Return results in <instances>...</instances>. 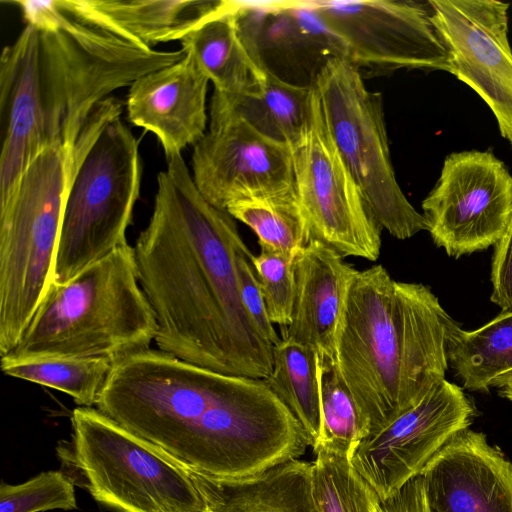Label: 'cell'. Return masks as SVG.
<instances>
[{
	"label": "cell",
	"mask_w": 512,
	"mask_h": 512,
	"mask_svg": "<svg viewBox=\"0 0 512 512\" xmlns=\"http://www.w3.org/2000/svg\"><path fill=\"white\" fill-rule=\"evenodd\" d=\"M209 82L185 53L178 62L140 77L129 87L128 119L157 137L166 159L181 155L207 132Z\"/></svg>",
	"instance_id": "ac0fdd59"
},
{
	"label": "cell",
	"mask_w": 512,
	"mask_h": 512,
	"mask_svg": "<svg viewBox=\"0 0 512 512\" xmlns=\"http://www.w3.org/2000/svg\"><path fill=\"white\" fill-rule=\"evenodd\" d=\"M226 211L256 234L261 250L295 259L311 240L295 188L240 199Z\"/></svg>",
	"instance_id": "4316f807"
},
{
	"label": "cell",
	"mask_w": 512,
	"mask_h": 512,
	"mask_svg": "<svg viewBox=\"0 0 512 512\" xmlns=\"http://www.w3.org/2000/svg\"><path fill=\"white\" fill-rule=\"evenodd\" d=\"M250 251L241 253L236 260L242 304L262 335L276 345L281 339L270 321L259 280L251 262Z\"/></svg>",
	"instance_id": "1f68e13d"
},
{
	"label": "cell",
	"mask_w": 512,
	"mask_h": 512,
	"mask_svg": "<svg viewBox=\"0 0 512 512\" xmlns=\"http://www.w3.org/2000/svg\"><path fill=\"white\" fill-rule=\"evenodd\" d=\"M69 158V157H68ZM54 283H63L127 242L139 198V143L120 118L83 155L69 159Z\"/></svg>",
	"instance_id": "ba28073f"
},
{
	"label": "cell",
	"mask_w": 512,
	"mask_h": 512,
	"mask_svg": "<svg viewBox=\"0 0 512 512\" xmlns=\"http://www.w3.org/2000/svg\"><path fill=\"white\" fill-rule=\"evenodd\" d=\"M312 86L282 80L265 66L246 91L227 95L214 91L211 100L242 116L263 134L290 148L302 137L310 116Z\"/></svg>",
	"instance_id": "603a6c76"
},
{
	"label": "cell",
	"mask_w": 512,
	"mask_h": 512,
	"mask_svg": "<svg viewBox=\"0 0 512 512\" xmlns=\"http://www.w3.org/2000/svg\"><path fill=\"white\" fill-rule=\"evenodd\" d=\"M317 364L321 433L313 449L325 446L351 458L354 450L366 436L356 404L335 360L318 354Z\"/></svg>",
	"instance_id": "f1b7e54d"
},
{
	"label": "cell",
	"mask_w": 512,
	"mask_h": 512,
	"mask_svg": "<svg viewBox=\"0 0 512 512\" xmlns=\"http://www.w3.org/2000/svg\"><path fill=\"white\" fill-rule=\"evenodd\" d=\"M381 504L386 512H431L420 476L388 499L381 500Z\"/></svg>",
	"instance_id": "836d02e7"
},
{
	"label": "cell",
	"mask_w": 512,
	"mask_h": 512,
	"mask_svg": "<svg viewBox=\"0 0 512 512\" xmlns=\"http://www.w3.org/2000/svg\"><path fill=\"white\" fill-rule=\"evenodd\" d=\"M242 6L222 1L207 20L180 40L181 49L194 58L214 91L227 95L252 87L266 66L254 40L241 27Z\"/></svg>",
	"instance_id": "44dd1931"
},
{
	"label": "cell",
	"mask_w": 512,
	"mask_h": 512,
	"mask_svg": "<svg viewBox=\"0 0 512 512\" xmlns=\"http://www.w3.org/2000/svg\"><path fill=\"white\" fill-rule=\"evenodd\" d=\"M450 318L429 287L396 281L381 264L357 270L340 323L336 364L366 436L445 379Z\"/></svg>",
	"instance_id": "3957f363"
},
{
	"label": "cell",
	"mask_w": 512,
	"mask_h": 512,
	"mask_svg": "<svg viewBox=\"0 0 512 512\" xmlns=\"http://www.w3.org/2000/svg\"><path fill=\"white\" fill-rule=\"evenodd\" d=\"M194 474V473H193ZM209 512H319L312 488V463L295 459L255 479L223 483L194 474Z\"/></svg>",
	"instance_id": "7402d4cb"
},
{
	"label": "cell",
	"mask_w": 512,
	"mask_h": 512,
	"mask_svg": "<svg viewBox=\"0 0 512 512\" xmlns=\"http://www.w3.org/2000/svg\"><path fill=\"white\" fill-rule=\"evenodd\" d=\"M310 116L299 141L291 147L294 186L311 239L343 258L378 259L382 229L340 155L311 83Z\"/></svg>",
	"instance_id": "30bf717a"
},
{
	"label": "cell",
	"mask_w": 512,
	"mask_h": 512,
	"mask_svg": "<svg viewBox=\"0 0 512 512\" xmlns=\"http://www.w3.org/2000/svg\"><path fill=\"white\" fill-rule=\"evenodd\" d=\"M341 57L361 72L400 69L451 72L449 53L431 20L427 2L309 1Z\"/></svg>",
	"instance_id": "8fae6325"
},
{
	"label": "cell",
	"mask_w": 512,
	"mask_h": 512,
	"mask_svg": "<svg viewBox=\"0 0 512 512\" xmlns=\"http://www.w3.org/2000/svg\"><path fill=\"white\" fill-rule=\"evenodd\" d=\"M68 160L62 142H50L0 201L1 356L19 344L54 284Z\"/></svg>",
	"instance_id": "52a82bcc"
},
{
	"label": "cell",
	"mask_w": 512,
	"mask_h": 512,
	"mask_svg": "<svg viewBox=\"0 0 512 512\" xmlns=\"http://www.w3.org/2000/svg\"><path fill=\"white\" fill-rule=\"evenodd\" d=\"M79 20L145 48L181 40L219 7L218 0H57Z\"/></svg>",
	"instance_id": "ffe728a7"
},
{
	"label": "cell",
	"mask_w": 512,
	"mask_h": 512,
	"mask_svg": "<svg viewBox=\"0 0 512 512\" xmlns=\"http://www.w3.org/2000/svg\"><path fill=\"white\" fill-rule=\"evenodd\" d=\"M157 176L154 206L135 257L141 287L155 313V344L185 362L265 380L272 345L245 310L236 260L250 251L235 219L208 202L182 157Z\"/></svg>",
	"instance_id": "6da1fadb"
},
{
	"label": "cell",
	"mask_w": 512,
	"mask_h": 512,
	"mask_svg": "<svg viewBox=\"0 0 512 512\" xmlns=\"http://www.w3.org/2000/svg\"><path fill=\"white\" fill-rule=\"evenodd\" d=\"M311 83L331 137L380 228L400 240L427 230L396 180L381 94L368 90L359 69L341 57L327 58Z\"/></svg>",
	"instance_id": "9c48e42d"
},
{
	"label": "cell",
	"mask_w": 512,
	"mask_h": 512,
	"mask_svg": "<svg viewBox=\"0 0 512 512\" xmlns=\"http://www.w3.org/2000/svg\"><path fill=\"white\" fill-rule=\"evenodd\" d=\"M252 265L264 296L268 317L282 328L289 326L295 299L294 259L261 250Z\"/></svg>",
	"instance_id": "4dcf8cb0"
},
{
	"label": "cell",
	"mask_w": 512,
	"mask_h": 512,
	"mask_svg": "<svg viewBox=\"0 0 512 512\" xmlns=\"http://www.w3.org/2000/svg\"><path fill=\"white\" fill-rule=\"evenodd\" d=\"M26 25L39 34V76L48 143L72 150L90 116L117 89L174 64L180 49L145 48L88 24L63 10L57 0H13Z\"/></svg>",
	"instance_id": "277c9868"
},
{
	"label": "cell",
	"mask_w": 512,
	"mask_h": 512,
	"mask_svg": "<svg viewBox=\"0 0 512 512\" xmlns=\"http://www.w3.org/2000/svg\"><path fill=\"white\" fill-rule=\"evenodd\" d=\"M193 147V181L220 209L295 188L291 148L215 101L210 103L209 129Z\"/></svg>",
	"instance_id": "5bb4252c"
},
{
	"label": "cell",
	"mask_w": 512,
	"mask_h": 512,
	"mask_svg": "<svg viewBox=\"0 0 512 512\" xmlns=\"http://www.w3.org/2000/svg\"><path fill=\"white\" fill-rule=\"evenodd\" d=\"M419 476L431 512H512V462L482 432L457 433Z\"/></svg>",
	"instance_id": "2e32d148"
},
{
	"label": "cell",
	"mask_w": 512,
	"mask_h": 512,
	"mask_svg": "<svg viewBox=\"0 0 512 512\" xmlns=\"http://www.w3.org/2000/svg\"><path fill=\"white\" fill-rule=\"evenodd\" d=\"M2 149L0 201L15 188L21 175L48 139L39 76V34L26 25L0 58Z\"/></svg>",
	"instance_id": "e0dca14e"
},
{
	"label": "cell",
	"mask_w": 512,
	"mask_h": 512,
	"mask_svg": "<svg viewBox=\"0 0 512 512\" xmlns=\"http://www.w3.org/2000/svg\"><path fill=\"white\" fill-rule=\"evenodd\" d=\"M155 313L126 243L63 283H54L19 344L18 357H106L150 348Z\"/></svg>",
	"instance_id": "5b68a950"
},
{
	"label": "cell",
	"mask_w": 512,
	"mask_h": 512,
	"mask_svg": "<svg viewBox=\"0 0 512 512\" xmlns=\"http://www.w3.org/2000/svg\"><path fill=\"white\" fill-rule=\"evenodd\" d=\"M318 354L282 337L273 348V370L265 382L299 421L314 448L321 433Z\"/></svg>",
	"instance_id": "d4e9b609"
},
{
	"label": "cell",
	"mask_w": 512,
	"mask_h": 512,
	"mask_svg": "<svg viewBox=\"0 0 512 512\" xmlns=\"http://www.w3.org/2000/svg\"><path fill=\"white\" fill-rule=\"evenodd\" d=\"M430 20L451 61V74L472 88L493 112L512 144V49L509 3L429 0Z\"/></svg>",
	"instance_id": "9a60e30c"
},
{
	"label": "cell",
	"mask_w": 512,
	"mask_h": 512,
	"mask_svg": "<svg viewBox=\"0 0 512 512\" xmlns=\"http://www.w3.org/2000/svg\"><path fill=\"white\" fill-rule=\"evenodd\" d=\"M60 470L112 512H209L194 474L92 407L71 414Z\"/></svg>",
	"instance_id": "8992f818"
},
{
	"label": "cell",
	"mask_w": 512,
	"mask_h": 512,
	"mask_svg": "<svg viewBox=\"0 0 512 512\" xmlns=\"http://www.w3.org/2000/svg\"><path fill=\"white\" fill-rule=\"evenodd\" d=\"M96 409L175 463L223 483L300 459L303 427L265 380L147 348L114 361Z\"/></svg>",
	"instance_id": "7a4b0ae2"
},
{
	"label": "cell",
	"mask_w": 512,
	"mask_h": 512,
	"mask_svg": "<svg viewBox=\"0 0 512 512\" xmlns=\"http://www.w3.org/2000/svg\"><path fill=\"white\" fill-rule=\"evenodd\" d=\"M357 270L311 239L294 259L295 299L283 337L336 362V343L351 281Z\"/></svg>",
	"instance_id": "d6986e66"
},
{
	"label": "cell",
	"mask_w": 512,
	"mask_h": 512,
	"mask_svg": "<svg viewBox=\"0 0 512 512\" xmlns=\"http://www.w3.org/2000/svg\"><path fill=\"white\" fill-rule=\"evenodd\" d=\"M313 450L312 488L319 512H374L380 498L349 456L325 446Z\"/></svg>",
	"instance_id": "83f0119b"
},
{
	"label": "cell",
	"mask_w": 512,
	"mask_h": 512,
	"mask_svg": "<svg viewBox=\"0 0 512 512\" xmlns=\"http://www.w3.org/2000/svg\"><path fill=\"white\" fill-rule=\"evenodd\" d=\"M446 357L463 388L488 392L497 378L512 372V311H502L472 331L450 318Z\"/></svg>",
	"instance_id": "cb8c5ba5"
},
{
	"label": "cell",
	"mask_w": 512,
	"mask_h": 512,
	"mask_svg": "<svg viewBox=\"0 0 512 512\" xmlns=\"http://www.w3.org/2000/svg\"><path fill=\"white\" fill-rule=\"evenodd\" d=\"M436 246L459 258L494 246L512 214V175L491 151L449 154L422 202Z\"/></svg>",
	"instance_id": "7c38bea8"
},
{
	"label": "cell",
	"mask_w": 512,
	"mask_h": 512,
	"mask_svg": "<svg viewBox=\"0 0 512 512\" xmlns=\"http://www.w3.org/2000/svg\"><path fill=\"white\" fill-rule=\"evenodd\" d=\"M492 387L497 388L501 397L512 401V372L497 378Z\"/></svg>",
	"instance_id": "e575fe53"
},
{
	"label": "cell",
	"mask_w": 512,
	"mask_h": 512,
	"mask_svg": "<svg viewBox=\"0 0 512 512\" xmlns=\"http://www.w3.org/2000/svg\"><path fill=\"white\" fill-rule=\"evenodd\" d=\"M491 283V301L502 311H512V214L504 234L494 245Z\"/></svg>",
	"instance_id": "d6a6232c"
},
{
	"label": "cell",
	"mask_w": 512,
	"mask_h": 512,
	"mask_svg": "<svg viewBox=\"0 0 512 512\" xmlns=\"http://www.w3.org/2000/svg\"><path fill=\"white\" fill-rule=\"evenodd\" d=\"M113 363L106 357L1 356L5 375L66 393L79 407L96 405Z\"/></svg>",
	"instance_id": "484cf974"
},
{
	"label": "cell",
	"mask_w": 512,
	"mask_h": 512,
	"mask_svg": "<svg viewBox=\"0 0 512 512\" xmlns=\"http://www.w3.org/2000/svg\"><path fill=\"white\" fill-rule=\"evenodd\" d=\"M75 485L59 469L44 471L20 484L0 485V512H45L78 508Z\"/></svg>",
	"instance_id": "f546056e"
},
{
	"label": "cell",
	"mask_w": 512,
	"mask_h": 512,
	"mask_svg": "<svg viewBox=\"0 0 512 512\" xmlns=\"http://www.w3.org/2000/svg\"><path fill=\"white\" fill-rule=\"evenodd\" d=\"M476 414L463 389L443 379L418 403L364 437L350 463L386 500L419 476L457 433L470 427Z\"/></svg>",
	"instance_id": "4fadbf2b"
}]
</instances>
